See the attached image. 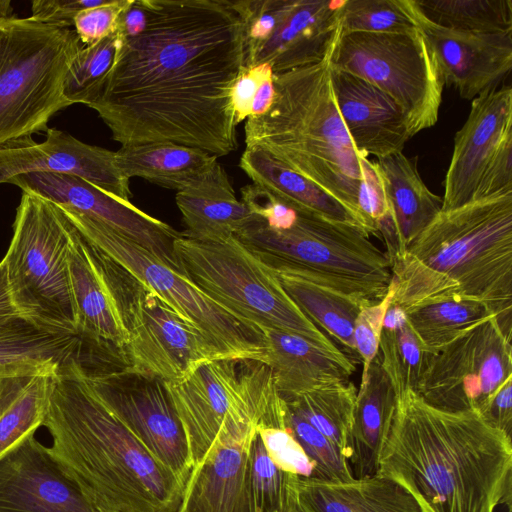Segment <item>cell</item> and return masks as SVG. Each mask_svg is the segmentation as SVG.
<instances>
[{"instance_id":"cell-1","label":"cell","mask_w":512,"mask_h":512,"mask_svg":"<svg viewBox=\"0 0 512 512\" xmlns=\"http://www.w3.org/2000/svg\"><path fill=\"white\" fill-rule=\"evenodd\" d=\"M95 110L123 145L167 142L218 157L238 147L232 88L244 68L229 0H130Z\"/></svg>"},{"instance_id":"cell-2","label":"cell","mask_w":512,"mask_h":512,"mask_svg":"<svg viewBox=\"0 0 512 512\" xmlns=\"http://www.w3.org/2000/svg\"><path fill=\"white\" fill-rule=\"evenodd\" d=\"M423 512H495L512 504V439L475 410L446 411L414 390L397 395L377 472Z\"/></svg>"},{"instance_id":"cell-3","label":"cell","mask_w":512,"mask_h":512,"mask_svg":"<svg viewBox=\"0 0 512 512\" xmlns=\"http://www.w3.org/2000/svg\"><path fill=\"white\" fill-rule=\"evenodd\" d=\"M49 452L97 512H177L184 488L89 384L79 357L51 377Z\"/></svg>"},{"instance_id":"cell-4","label":"cell","mask_w":512,"mask_h":512,"mask_svg":"<svg viewBox=\"0 0 512 512\" xmlns=\"http://www.w3.org/2000/svg\"><path fill=\"white\" fill-rule=\"evenodd\" d=\"M389 264L404 311L469 299L512 320V193L441 210Z\"/></svg>"},{"instance_id":"cell-5","label":"cell","mask_w":512,"mask_h":512,"mask_svg":"<svg viewBox=\"0 0 512 512\" xmlns=\"http://www.w3.org/2000/svg\"><path fill=\"white\" fill-rule=\"evenodd\" d=\"M331 55L319 63L274 75L273 102L264 114L245 120V143L333 196L371 234L357 206L367 156L354 147L339 115Z\"/></svg>"},{"instance_id":"cell-6","label":"cell","mask_w":512,"mask_h":512,"mask_svg":"<svg viewBox=\"0 0 512 512\" xmlns=\"http://www.w3.org/2000/svg\"><path fill=\"white\" fill-rule=\"evenodd\" d=\"M164 384L182 426L191 473L218 449L252 439L260 425L285 427V401L261 361L216 359Z\"/></svg>"},{"instance_id":"cell-7","label":"cell","mask_w":512,"mask_h":512,"mask_svg":"<svg viewBox=\"0 0 512 512\" xmlns=\"http://www.w3.org/2000/svg\"><path fill=\"white\" fill-rule=\"evenodd\" d=\"M274 272L295 275L371 302L389 287V260L362 229L300 213L282 229L255 216L235 235Z\"/></svg>"},{"instance_id":"cell-8","label":"cell","mask_w":512,"mask_h":512,"mask_svg":"<svg viewBox=\"0 0 512 512\" xmlns=\"http://www.w3.org/2000/svg\"><path fill=\"white\" fill-rule=\"evenodd\" d=\"M82 46L71 28L0 19V145L46 132L50 119L71 106L64 82Z\"/></svg>"},{"instance_id":"cell-9","label":"cell","mask_w":512,"mask_h":512,"mask_svg":"<svg viewBox=\"0 0 512 512\" xmlns=\"http://www.w3.org/2000/svg\"><path fill=\"white\" fill-rule=\"evenodd\" d=\"M12 228L2 260L16 311L47 331L78 336L68 265L72 224L49 200L22 191Z\"/></svg>"},{"instance_id":"cell-10","label":"cell","mask_w":512,"mask_h":512,"mask_svg":"<svg viewBox=\"0 0 512 512\" xmlns=\"http://www.w3.org/2000/svg\"><path fill=\"white\" fill-rule=\"evenodd\" d=\"M179 272L224 309L263 328L300 335L341 351L298 307L276 274L235 236L214 242L181 235L174 242Z\"/></svg>"},{"instance_id":"cell-11","label":"cell","mask_w":512,"mask_h":512,"mask_svg":"<svg viewBox=\"0 0 512 512\" xmlns=\"http://www.w3.org/2000/svg\"><path fill=\"white\" fill-rule=\"evenodd\" d=\"M92 246L198 328L226 359L265 361L262 332L208 297L186 276L132 240L81 216L65 214Z\"/></svg>"},{"instance_id":"cell-12","label":"cell","mask_w":512,"mask_h":512,"mask_svg":"<svg viewBox=\"0 0 512 512\" xmlns=\"http://www.w3.org/2000/svg\"><path fill=\"white\" fill-rule=\"evenodd\" d=\"M330 64L391 97L405 115L412 137L438 121L446 84L437 55L420 28L342 34Z\"/></svg>"},{"instance_id":"cell-13","label":"cell","mask_w":512,"mask_h":512,"mask_svg":"<svg viewBox=\"0 0 512 512\" xmlns=\"http://www.w3.org/2000/svg\"><path fill=\"white\" fill-rule=\"evenodd\" d=\"M95 250L129 331V341L119 354L126 366L171 382L186 377L204 363L226 359L198 328L156 293Z\"/></svg>"},{"instance_id":"cell-14","label":"cell","mask_w":512,"mask_h":512,"mask_svg":"<svg viewBox=\"0 0 512 512\" xmlns=\"http://www.w3.org/2000/svg\"><path fill=\"white\" fill-rule=\"evenodd\" d=\"M243 29L244 67L267 64L273 74L330 56L341 35L344 0L232 1Z\"/></svg>"},{"instance_id":"cell-15","label":"cell","mask_w":512,"mask_h":512,"mask_svg":"<svg viewBox=\"0 0 512 512\" xmlns=\"http://www.w3.org/2000/svg\"><path fill=\"white\" fill-rule=\"evenodd\" d=\"M511 324L491 317L428 353L415 392L442 410L480 412L512 378Z\"/></svg>"},{"instance_id":"cell-16","label":"cell","mask_w":512,"mask_h":512,"mask_svg":"<svg viewBox=\"0 0 512 512\" xmlns=\"http://www.w3.org/2000/svg\"><path fill=\"white\" fill-rule=\"evenodd\" d=\"M442 209L512 193V88H492L472 100L454 137Z\"/></svg>"},{"instance_id":"cell-17","label":"cell","mask_w":512,"mask_h":512,"mask_svg":"<svg viewBox=\"0 0 512 512\" xmlns=\"http://www.w3.org/2000/svg\"><path fill=\"white\" fill-rule=\"evenodd\" d=\"M82 366L95 392L185 490L191 473L187 444L164 381L126 365L98 372Z\"/></svg>"},{"instance_id":"cell-18","label":"cell","mask_w":512,"mask_h":512,"mask_svg":"<svg viewBox=\"0 0 512 512\" xmlns=\"http://www.w3.org/2000/svg\"><path fill=\"white\" fill-rule=\"evenodd\" d=\"M8 183L49 200L65 214L81 216L112 229L179 271L174 242L181 233L130 201L68 174L30 173L14 177Z\"/></svg>"},{"instance_id":"cell-19","label":"cell","mask_w":512,"mask_h":512,"mask_svg":"<svg viewBox=\"0 0 512 512\" xmlns=\"http://www.w3.org/2000/svg\"><path fill=\"white\" fill-rule=\"evenodd\" d=\"M45 134L43 142L29 136L0 145V184L30 173L68 174L130 201L129 179L118 169L115 151L84 143L58 129L48 128Z\"/></svg>"},{"instance_id":"cell-20","label":"cell","mask_w":512,"mask_h":512,"mask_svg":"<svg viewBox=\"0 0 512 512\" xmlns=\"http://www.w3.org/2000/svg\"><path fill=\"white\" fill-rule=\"evenodd\" d=\"M0 512H97L34 436L0 459Z\"/></svg>"},{"instance_id":"cell-21","label":"cell","mask_w":512,"mask_h":512,"mask_svg":"<svg viewBox=\"0 0 512 512\" xmlns=\"http://www.w3.org/2000/svg\"><path fill=\"white\" fill-rule=\"evenodd\" d=\"M414 4V0H413ZM417 25L433 47L445 84L473 100L495 88L512 68V32L473 33L438 26L423 17L415 4Z\"/></svg>"},{"instance_id":"cell-22","label":"cell","mask_w":512,"mask_h":512,"mask_svg":"<svg viewBox=\"0 0 512 512\" xmlns=\"http://www.w3.org/2000/svg\"><path fill=\"white\" fill-rule=\"evenodd\" d=\"M331 80L339 115L354 147L377 159L402 152L412 136L395 101L372 83L332 67Z\"/></svg>"},{"instance_id":"cell-23","label":"cell","mask_w":512,"mask_h":512,"mask_svg":"<svg viewBox=\"0 0 512 512\" xmlns=\"http://www.w3.org/2000/svg\"><path fill=\"white\" fill-rule=\"evenodd\" d=\"M68 265L78 336L100 347H114L120 354L129 331L119 300L94 247L74 226Z\"/></svg>"},{"instance_id":"cell-24","label":"cell","mask_w":512,"mask_h":512,"mask_svg":"<svg viewBox=\"0 0 512 512\" xmlns=\"http://www.w3.org/2000/svg\"><path fill=\"white\" fill-rule=\"evenodd\" d=\"M265 361L272 371L279 395L289 399L302 392L349 381L355 371L352 360L342 351H328L290 332L263 328Z\"/></svg>"},{"instance_id":"cell-25","label":"cell","mask_w":512,"mask_h":512,"mask_svg":"<svg viewBox=\"0 0 512 512\" xmlns=\"http://www.w3.org/2000/svg\"><path fill=\"white\" fill-rule=\"evenodd\" d=\"M254 437L218 449L192 472L177 512H256L250 468Z\"/></svg>"},{"instance_id":"cell-26","label":"cell","mask_w":512,"mask_h":512,"mask_svg":"<svg viewBox=\"0 0 512 512\" xmlns=\"http://www.w3.org/2000/svg\"><path fill=\"white\" fill-rule=\"evenodd\" d=\"M175 199L186 226L182 234L196 240H227L256 216L237 199L229 177L218 161L191 185L177 191Z\"/></svg>"},{"instance_id":"cell-27","label":"cell","mask_w":512,"mask_h":512,"mask_svg":"<svg viewBox=\"0 0 512 512\" xmlns=\"http://www.w3.org/2000/svg\"><path fill=\"white\" fill-rule=\"evenodd\" d=\"M397 395L378 355L363 367L356 395L349 437V464L354 478L377 472L382 448L388 437Z\"/></svg>"},{"instance_id":"cell-28","label":"cell","mask_w":512,"mask_h":512,"mask_svg":"<svg viewBox=\"0 0 512 512\" xmlns=\"http://www.w3.org/2000/svg\"><path fill=\"white\" fill-rule=\"evenodd\" d=\"M295 491L305 512H423L399 483L378 473L348 482L297 476Z\"/></svg>"},{"instance_id":"cell-29","label":"cell","mask_w":512,"mask_h":512,"mask_svg":"<svg viewBox=\"0 0 512 512\" xmlns=\"http://www.w3.org/2000/svg\"><path fill=\"white\" fill-rule=\"evenodd\" d=\"M389 204L395 251L403 252L442 209V197L423 182L414 163L402 152L375 161Z\"/></svg>"},{"instance_id":"cell-30","label":"cell","mask_w":512,"mask_h":512,"mask_svg":"<svg viewBox=\"0 0 512 512\" xmlns=\"http://www.w3.org/2000/svg\"><path fill=\"white\" fill-rule=\"evenodd\" d=\"M239 166L253 184L295 211L353 225L369 234L361 220L333 196L260 148L246 147Z\"/></svg>"},{"instance_id":"cell-31","label":"cell","mask_w":512,"mask_h":512,"mask_svg":"<svg viewBox=\"0 0 512 512\" xmlns=\"http://www.w3.org/2000/svg\"><path fill=\"white\" fill-rule=\"evenodd\" d=\"M79 336L53 333L22 317L0 323V378L54 375L81 354Z\"/></svg>"},{"instance_id":"cell-32","label":"cell","mask_w":512,"mask_h":512,"mask_svg":"<svg viewBox=\"0 0 512 512\" xmlns=\"http://www.w3.org/2000/svg\"><path fill=\"white\" fill-rule=\"evenodd\" d=\"M124 177L143 178L180 191L207 173L217 157L200 149L167 142L123 145L115 151Z\"/></svg>"},{"instance_id":"cell-33","label":"cell","mask_w":512,"mask_h":512,"mask_svg":"<svg viewBox=\"0 0 512 512\" xmlns=\"http://www.w3.org/2000/svg\"><path fill=\"white\" fill-rule=\"evenodd\" d=\"M52 376L39 373L0 378V459L43 426Z\"/></svg>"},{"instance_id":"cell-34","label":"cell","mask_w":512,"mask_h":512,"mask_svg":"<svg viewBox=\"0 0 512 512\" xmlns=\"http://www.w3.org/2000/svg\"><path fill=\"white\" fill-rule=\"evenodd\" d=\"M274 273L287 294L316 326L319 325L348 350L355 352V320L364 307L375 302L344 294L295 275Z\"/></svg>"},{"instance_id":"cell-35","label":"cell","mask_w":512,"mask_h":512,"mask_svg":"<svg viewBox=\"0 0 512 512\" xmlns=\"http://www.w3.org/2000/svg\"><path fill=\"white\" fill-rule=\"evenodd\" d=\"M356 395L354 383L345 381L320 386L284 401L329 438L349 460V437Z\"/></svg>"},{"instance_id":"cell-36","label":"cell","mask_w":512,"mask_h":512,"mask_svg":"<svg viewBox=\"0 0 512 512\" xmlns=\"http://www.w3.org/2000/svg\"><path fill=\"white\" fill-rule=\"evenodd\" d=\"M405 312L423 350L429 354L489 318L499 317L485 303L469 299L435 302Z\"/></svg>"},{"instance_id":"cell-37","label":"cell","mask_w":512,"mask_h":512,"mask_svg":"<svg viewBox=\"0 0 512 512\" xmlns=\"http://www.w3.org/2000/svg\"><path fill=\"white\" fill-rule=\"evenodd\" d=\"M379 355L396 395L408 389L416 390L428 353L413 332L406 312L395 304L390 305L385 315Z\"/></svg>"},{"instance_id":"cell-38","label":"cell","mask_w":512,"mask_h":512,"mask_svg":"<svg viewBox=\"0 0 512 512\" xmlns=\"http://www.w3.org/2000/svg\"><path fill=\"white\" fill-rule=\"evenodd\" d=\"M428 21L473 33L512 32V0H414Z\"/></svg>"},{"instance_id":"cell-39","label":"cell","mask_w":512,"mask_h":512,"mask_svg":"<svg viewBox=\"0 0 512 512\" xmlns=\"http://www.w3.org/2000/svg\"><path fill=\"white\" fill-rule=\"evenodd\" d=\"M119 45L117 32L81 47L64 82V96L71 105L88 106L97 98L112 69Z\"/></svg>"},{"instance_id":"cell-40","label":"cell","mask_w":512,"mask_h":512,"mask_svg":"<svg viewBox=\"0 0 512 512\" xmlns=\"http://www.w3.org/2000/svg\"><path fill=\"white\" fill-rule=\"evenodd\" d=\"M342 34L404 33L419 28L413 0H344Z\"/></svg>"},{"instance_id":"cell-41","label":"cell","mask_w":512,"mask_h":512,"mask_svg":"<svg viewBox=\"0 0 512 512\" xmlns=\"http://www.w3.org/2000/svg\"><path fill=\"white\" fill-rule=\"evenodd\" d=\"M250 468L256 512H291L296 504L297 475L272 462L258 434L250 448Z\"/></svg>"},{"instance_id":"cell-42","label":"cell","mask_w":512,"mask_h":512,"mask_svg":"<svg viewBox=\"0 0 512 512\" xmlns=\"http://www.w3.org/2000/svg\"><path fill=\"white\" fill-rule=\"evenodd\" d=\"M285 427L315 465L317 479L333 482H348L354 479L349 461L338 447L287 404Z\"/></svg>"},{"instance_id":"cell-43","label":"cell","mask_w":512,"mask_h":512,"mask_svg":"<svg viewBox=\"0 0 512 512\" xmlns=\"http://www.w3.org/2000/svg\"><path fill=\"white\" fill-rule=\"evenodd\" d=\"M274 74L267 64L244 67L232 88L237 124L264 114L274 99Z\"/></svg>"},{"instance_id":"cell-44","label":"cell","mask_w":512,"mask_h":512,"mask_svg":"<svg viewBox=\"0 0 512 512\" xmlns=\"http://www.w3.org/2000/svg\"><path fill=\"white\" fill-rule=\"evenodd\" d=\"M257 434L279 469L299 477H317L315 465L287 427L260 425Z\"/></svg>"},{"instance_id":"cell-45","label":"cell","mask_w":512,"mask_h":512,"mask_svg":"<svg viewBox=\"0 0 512 512\" xmlns=\"http://www.w3.org/2000/svg\"><path fill=\"white\" fill-rule=\"evenodd\" d=\"M394 285L390 281L385 296L366 307L358 314L353 329V343L355 352L361 357L363 367L378 355L381 332L385 315L394 296Z\"/></svg>"},{"instance_id":"cell-46","label":"cell","mask_w":512,"mask_h":512,"mask_svg":"<svg viewBox=\"0 0 512 512\" xmlns=\"http://www.w3.org/2000/svg\"><path fill=\"white\" fill-rule=\"evenodd\" d=\"M130 0H107L102 5L84 9L74 18V30L83 45L93 44L117 33L120 16Z\"/></svg>"},{"instance_id":"cell-47","label":"cell","mask_w":512,"mask_h":512,"mask_svg":"<svg viewBox=\"0 0 512 512\" xmlns=\"http://www.w3.org/2000/svg\"><path fill=\"white\" fill-rule=\"evenodd\" d=\"M362 173L357 194L358 211L371 234H375L378 224L391 218V212L375 162L368 157L363 160Z\"/></svg>"},{"instance_id":"cell-48","label":"cell","mask_w":512,"mask_h":512,"mask_svg":"<svg viewBox=\"0 0 512 512\" xmlns=\"http://www.w3.org/2000/svg\"><path fill=\"white\" fill-rule=\"evenodd\" d=\"M107 0H35L30 18L44 24L70 28L76 15L88 8L102 5Z\"/></svg>"},{"instance_id":"cell-49","label":"cell","mask_w":512,"mask_h":512,"mask_svg":"<svg viewBox=\"0 0 512 512\" xmlns=\"http://www.w3.org/2000/svg\"><path fill=\"white\" fill-rule=\"evenodd\" d=\"M478 413L488 425L511 436L512 378H509L499 388L486 406Z\"/></svg>"},{"instance_id":"cell-50","label":"cell","mask_w":512,"mask_h":512,"mask_svg":"<svg viewBox=\"0 0 512 512\" xmlns=\"http://www.w3.org/2000/svg\"><path fill=\"white\" fill-rule=\"evenodd\" d=\"M20 317L12 304L4 261H0V323Z\"/></svg>"},{"instance_id":"cell-51","label":"cell","mask_w":512,"mask_h":512,"mask_svg":"<svg viewBox=\"0 0 512 512\" xmlns=\"http://www.w3.org/2000/svg\"><path fill=\"white\" fill-rule=\"evenodd\" d=\"M15 16L13 14V7L11 1L0 0V19L10 18Z\"/></svg>"},{"instance_id":"cell-52","label":"cell","mask_w":512,"mask_h":512,"mask_svg":"<svg viewBox=\"0 0 512 512\" xmlns=\"http://www.w3.org/2000/svg\"><path fill=\"white\" fill-rule=\"evenodd\" d=\"M291 512H305L297 503V498H296V504L293 508V510Z\"/></svg>"}]
</instances>
